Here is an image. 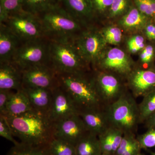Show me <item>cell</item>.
Returning a JSON list of instances; mask_svg holds the SVG:
<instances>
[{
	"label": "cell",
	"mask_w": 155,
	"mask_h": 155,
	"mask_svg": "<svg viewBox=\"0 0 155 155\" xmlns=\"http://www.w3.org/2000/svg\"><path fill=\"white\" fill-rule=\"evenodd\" d=\"M155 25L153 24H147V25L146 26L145 33L147 37L149 39L151 40L152 37L153 33L154 31Z\"/></svg>",
	"instance_id": "obj_40"
},
{
	"label": "cell",
	"mask_w": 155,
	"mask_h": 155,
	"mask_svg": "<svg viewBox=\"0 0 155 155\" xmlns=\"http://www.w3.org/2000/svg\"><path fill=\"white\" fill-rule=\"evenodd\" d=\"M22 88L27 94L34 110L48 115L52 103L53 90L28 87Z\"/></svg>",
	"instance_id": "obj_19"
},
{
	"label": "cell",
	"mask_w": 155,
	"mask_h": 155,
	"mask_svg": "<svg viewBox=\"0 0 155 155\" xmlns=\"http://www.w3.org/2000/svg\"><path fill=\"white\" fill-rule=\"evenodd\" d=\"M101 155H112V154H102Z\"/></svg>",
	"instance_id": "obj_42"
},
{
	"label": "cell",
	"mask_w": 155,
	"mask_h": 155,
	"mask_svg": "<svg viewBox=\"0 0 155 155\" xmlns=\"http://www.w3.org/2000/svg\"><path fill=\"white\" fill-rule=\"evenodd\" d=\"M7 109L5 117L19 116L33 109L27 94L22 88L13 93L8 102Z\"/></svg>",
	"instance_id": "obj_20"
},
{
	"label": "cell",
	"mask_w": 155,
	"mask_h": 155,
	"mask_svg": "<svg viewBox=\"0 0 155 155\" xmlns=\"http://www.w3.org/2000/svg\"><path fill=\"white\" fill-rule=\"evenodd\" d=\"M93 76L95 86L104 105L108 107L128 91L124 78L114 73L97 70Z\"/></svg>",
	"instance_id": "obj_7"
},
{
	"label": "cell",
	"mask_w": 155,
	"mask_h": 155,
	"mask_svg": "<svg viewBox=\"0 0 155 155\" xmlns=\"http://www.w3.org/2000/svg\"><path fill=\"white\" fill-rule=\"evenodd\" d=\"M73 41L81 55L87 64H96L105 50L107 44L101 31L94 29L83 31Z\"/></svg>",
	"instance_id": "obj_9"
},
{
	"label": "cell",
	"mask_w": 155,
	"mask_h": 155,
	"mask_svg": "<svg viewBox=\"0 0 155 155\" xmlns=\"http://www.w3.org/2000/svg\"><path fill=\"white\" fill-rule=\"evenodd\" d=\"M14 92L8 90H0V115L6 116L7 105Z\"/></svg>",
	"instance_id": "obj_37"
},
{
	"label": "cell",
	"mask_w": 155,
	"mask_h": 155,
	"mask_svg": "<svg viewBox=\"0 0 155 155\" xmlns=\"http://www.w3.org/2000/svg\"><path fill=\"white\" fill-rule=\"evenodd\" d=\"M11 63L21 71L34 66L49 65V44L45 43L42 38L23 42L17 49Z\"/></svg>",
	"instance_id": "obj_6"
},
{
	"label": "cell",
	"mask_w": 155,
	"mask_h": 155,
	"mask_svg": "<svg viewBox=\"0 0 155 155\" xmlns=\"http://www.w3.org/2000/svg\"><path fill=\"white\" fill-rule=\"evenodd\" d=\"M114 0H91L94 16L107 15Z\"/></svg>",
	"instance_id": "obj_34"
},
{
	"label": "cell",
	"mask_w": 155,
	"mask_h": 155,
	"mask_svg": "<svg viewBox=\"0 0 155 155\" xmlns=\"http://www.w3.org/2000/svg\"><path fill=\"white\" fill-rule=\"evenodd\" d=\"M128 89L135 98L155 90V69H134L126 79Z\"/></svg>",
	"instance_id": "obj_14"
},
{
	"label": "cell",
	"mask_w": 155,
	"mask_h": 155,
	"mask_svg": "<svg viewBox=\"0 0 155 155\" xmlns=\"http://www.w3.org/2000/svg\"><path fill=\"white\" fill-rule=\"evenodd\" d=\"M155 55V50L152 46L148 45L142 50L140 54V61L143 64H149L152 61Z\"/></svg>",
	"instance_id": "obj_38"
},
{
	"label": "cell",
	"mask_w": 155,
	"mask_h": 155,
	"mask_svg": "<svg viewBox=\"0 0 155 155\" xmlns=\"http://www.w3.org/2000/svg\"><path fill=\"white\" fill-rule=\"evenodd\" d=\"M143 97L142 101L138 104L140 123L145 122L155 112V90Z\"/></svg>",
	"instance_id": "obj_29"
},
{
	"label": "cell",
	"mask_w": 155,
	"mask_h": 155,
	"mask_svg": "<svg viewBox=\"0 0 155 155\" xmlns=\"http://www.w3.org/2000/svg\"><path fill=\"white\" fill-rule=\"evenodd\" d=\"M21 72L22 87L53 90L59 85L57 73L50 65L34 66Z\"/></svg>",
	"instance_id": "obj_11"
},
{
	"label": "cell",
	"mask_w": 155,
	"mask_h": 155,
	"mask_svg": "<svg viewBox=\"0 0 155 155\" xmlns=\"http://www.w3.org/2000/svg\"><path fill=\"white\" fill-rule=\"evenodd\" d=\"M60 5L81 23L95 17L91 0H59Z\"/></svg>",
	"instance_id": "obj_17"
},
{
	"label": "cell",
	"mask_w": 155,
	"mask_h": 155,
	"mask_svg": "<svg viewBox=\"0 0 155 155\" xmlns=\"http://www.w3.org/2000/svg\"><path fill=\"white\" fill-rule=\"evenodd\" d=\"M5 117L21 143L47 147L54 138L53 123L47 114L33 109L19 116Z\"/></svg>",
	"instance_id": "obj_1"
},
{
	"label": "cell",
	"mask_w": 155,
	"mask_h": 155,
	"mask_svg": "<svg viewBox=\"0 0 155 155\" xmlns=\"http://www.w3.org/2000/svg\"><path fill=\"white\" fill-rule=\"evenodd\" d=\"M37 15L45 36L49 37L50 40H72L81 29V22L60 4Z\"/></svg>",
	"instance_id": "obj_3"
},
{
	"label": "cell",
	"mask_w": 155,
	"mask_h": 155,
	"mask_svg": "<svg viewBox=\"0 0 155 155\" xmlns=\"http://www.w3.org/2000/svg\"><path fill=\"white\" fill-rule=\"evenodd\" d=\"M0 27V63H11L21 41L5 23Z\"/></svg>",
	"instance_id": "obj_16"
},
{
	"label": "cell",
	"mask_w": 155,
	"mask_h": 155,
	"mask_svg": "<svg viewBox=\"0 0 155 155\" xmlns=\"http://www.w3.org/2000/svg\"><path fill=\"white\" fill-rule=\"evenodd\" d=\"M144 123L147 128L155 127V112L149 117Z\"/></svg>",
	"instance_id": "obj_39"
},
{
	"label": "cell",
	"mask_w": 155,
	"mask_h": 155,
	"mask_svg": "<svg viewBox=\"0 0 155 155\" xmlns=\"http://www.w3.org/2000/svg\"><path fill=\"white\" fill-rule=\"evenodd\" d=\"M137 138L142 149L147 150L155 147V127L148 128L145 133L137 136Z\"/></svg>",
	"instance_id": "obj_33"
},
{
	"label": "cell",
	"mask_w": 155,
	"mask_h": 155,
	"mask_svg": "<svg viewBox=\"0 0 155 155\" xmlns=\"http://www.w3.org/2000/svg\"><path fill=\"white\" fill-rule=\"evenodd\" d=\"M24 0H0V23H5L11 15L23 10Z\"/></svg>",
	"instance_id": "obj_26"
},
{
	"label": "cell",
	"mask_w": 155,
	"mask_h": 155,
	"mask_svg": "<svg viewBox=\"0 0 155 155\" xmlns=\"http://www.w3.org/2000/svg\"><path fill=\"white\" fill-rule=\"evenodd\" d=\"M22 88V72L12 63L0 66V90H17Z\"/></svg>",
	"instance_id": "obj_18"
},
{
	"label": "cell",
	"mask_w": 155,
	"mask_h": 155,
	"mask_svg": "<svg viewBox=\"0 0 155 155\" xmlns=\"http://www.w3.org/2000/svg\"><path fill=\"white\" fill-rule=\"evenodd\" d=\"M133 5L132 0H114L106 16L110 19L122 17Z\"/></svg>",
	"instance_id": "obj_30"
},
{
	"label": "cell",
	"mask_w": 155,
	"mask_h": 155,
	"mask_svg": "<svg viewBox=\"0 0 155 155\" xmlns=\"http://www.w3.org/2000/svg\"><path fill=\"white\" fill-rule=\"evenodd\" d=\"M109 117L113 127L123 134H136L140 124L138 104L127 91L114 104L108 106Z\"/></svg>",
	"instance_id": "obj_5"
},
{
	"label": "cell",
	"mask_w": 155,
	"mask_h": 155,
	"mask_svg": "<svg viewBox=\"0 0 155 155\" xmlns=\"http://www.w3.org/2000/svg\"><path fill=\"white\" fill-rule=\"evenodd\" d=\"M134 5L142 13L155 19V0H132Z\"/></svg>",
	"instance_id": "obj_32"
},
{
	"label": "cell",
	"mask_w": 155,
	"mask_h": 155,
	"mask_svg": "<svg viewBox=\"0 0 155 155\" xmlns=\"http://www.w3.org/2000/svg\"><path fill=\"white\" fill-rule=\"evenodd\" d=\"M151 155H155V152L152 151H150Z\"/></svg>",
	"instance_id": "obj_41"
},
{
	"label": "cell",
	"mask_w": 155,
	"mask_h": 155,
	"mask_svg": "<svg viewBox=\"0 0 155 155\" xmlns=\"http://www.w3.org/2000/svg\"><path fill=\"white\" fill-rule=\"evenodd\" d=\"M139 155H145L144 154L142 153H141Z\"/></svg>",
	"instance_id": "obj_43"
},
{
	"label": "cell",
	"mask_w": 155,
	"mask_h": 155,
	"mask_svg": "<svg viewBox=\"0 0 155 155\" xmlns=\"http://www.w3.org/2000/svg\"><path fill=\"white\" fill-rule=\"evenodd\" d=\"M123 132L111 126L99 136L102 154L115 155L122 141Z\"/></svg>",
	"instance_id": "obj_22"
},
{
	"label": "cell",
	"mask_w": 155,
	"mask_h": 155,
	"mask_svg": "<svg viewBox=\"0 0 155 155\" xmlns=\"http://www.w3.org/2000/svg\"><path fill=\"white\" fill-rule=\"evenodd\" d=\"M105 50L96 64L97 70L111 72L126 79L134 69L129 57L118 48L110 49L106 52Z\"/></svg>",
	"instance_id": "obj_10"
},
{
	"label": "cell",
	"mask_w": 155,
	"mask_h": 155,
	"mask_svg": "<svg viewBox=\"0 0 155 155\" xmlns=\"http://www.w3.org/2000/svg\"><path fill=\"white\" fill-rule=\"evenodd\" d=\"M49 155H76L75 147L68 142L54 138L47 146Z\"/></svg>",
	"instance_id": "obj_27"
},
{
	"label": "cell",
	"mask_w": 155,
	"mask_h": 155,
	"mask_svg": "<svg viewBox=\"0 0 155 155\" xmlns=\"http://www.w3.org/2000/svg\"><path fill=\"white\" fill-rule=\"evenodd\" d=\"M50 66L57 74L85 72L88 64L81 55L72 40H50Z\"/></svg>",
	"instance_id": "obj_4"
},
{
	"label": "cell",
	"mask_w": 155,
	"mask_h": 155,
	"mask_svg": "<svg viewBox=\"0 0 155 155\" xmlns=\"http://www.w3.org/2000/svg\"><path fill=\"white\" fill-rule=\"evenodd\" d=\"M52 103L48 116L53 123L79 114L78 108L63 88L58 85L53 89Z\"/></svg>",
	"instance_id": "obj_13"
},
{
	"label": "cell",
	"mask_w": 155,
	"mask_h": 155,
	"mask_svg": "<svg viewBox=\"0 0 155 155\" xmlns=\"http://www.w3.org/2000/svg\"><path fill=\"white\" fill-rule=\"evenodd\" d=\"M5 23L23 42L45 37L38 16L23 10L11 15Z\"/></svg>",
	"instance_id": "obj_8"
},
{
	"label": "cell",
	"mask_w": 155,
	"mask_h": 155,
	"mask_svg": "<svg viewBox=\"0 0 155 155\" xmlns=\"http://www.w3.org/2000/svg\"><path fill=\"white\" fill-rule=\"evenodd\" d=\"M79 114L88 131L98 137L112 126L107 107L84 109L79 111Z\"/></svg>",
	"instance_id": "obj_15"
},
{
	"label": "cell",
	"mask_w": 155,
	"mask_h": 155,
	"mask_svg": "<svg viewBox=\"0 0 155 155\" xmlns=\"http://www.w3.org/2000/svg\"><path fill=\"white\" fill-rule=\"evenodd\" d=\"M101 32L107 44L118 45L122 41V31L117 26H108L103 28Z\"/></svg>",
	"instance_id": "obj_31"
},
{
	"label": "cell",
	"mask_w": 155,
	"mask_h": 155,
	"mask_svg": "<svg viewBox=\"0 0 155 155\" xmlns=\"http://www.w3.org/2000/svg\"><path fill=\"white\" fill-rule=\"evenodd\" d=\"M60 4L59 0H24L23 11L38 15Z\"/></svg>",
	"instance_id": "obj_25"
},
{
	"label": "cell",
	"mask_w": 155,
	"mask_h": 155,
	"mask_svg": "<svg viewBox=\"0 0 155 155\" xmlns=\"http://www.w3.org/2000/svg\"><path fill=\"white\" fill-rule=\"evenodd\" d=\"M0 136L14 143L18 144V142L14 138L13 132L5 116L0 115Z\"/></svg>",
	"instance_id": "obj_35"
},
{
	"label": "cell",
	"mask_w": 155,
	"mask_h": 155,
	"mask_svg": "<svg viewBox=\"0 0 155 155\" xmlns=\"http://www.w3.org/2000/svg\"><path fill=\"white\" fill-rule=\"evenodd\" d=\"M57 75L59 86L71 97L79 111L105 106L97 92L93 76L87 77L85 72Z\"/></svg>",
	"instance_id": "obj_2"
},
{
	"label": "cell",
	"mask_w": 155,
	"mask_h": 155,
	"mask_svg": "<svg viewBox=\"0 0 155 155\" xmlns=\"http://www.w3.org/2000/svg\"><path fill=\"white\" fill-rule=\"evenodd\" d=\"M76 155H101L98 137L89 132L75 146Z\"/></svg>",
	"instance_id": "obj_23"
},
{
	"label": "cell",
	"mask_w": 155,
	"mask_h": 155,
	"mask_svg": "<svg viewBox=\"0 0 155 155\" xmlns=\"http://www.w3.org/2000/svg\"><path fill=\"white\" fill-rule=\"evenodd\" d=\"M141 150L135 134H124L115 155H139Z\"/></svg>",
	"instance_id": "obj_24"
},
{
	"label": "cell",
	"mask_w": 155,
	"mask_h": 155,
	"mask_svg": "<svg viewBox=\"0 0 155 155\" xmlns=\"http://www.w3.org/2000/svg\"><path fill=\"white\" fill-rule=\"evenodd\" d=\"M150 19L134 5L126 14L121 17L119 23L126 30L134 31L145 28Z\"/></svg>",
	"instance_id": "obj_21"
},
{
	"label": "cell",
	"mask_w": 155,
	"mask_h": 155,
	"mask_svg": "<svg viewBox=\"0 0 155 155\" xmlns=\"http://www.w3.org/2000/svg\"><path fill=\"white\" fill-rule=\"evenodd\" d=\"M88 132L79 114L53 123L54 138L65 140L75 147Z\"/></svg>",
	"instance_id": "obj_12"
},
{
	"label": "cell",
	"mask_w": 155,
	"mask_h": 155,
	"mask_svg": "<svg viewBox=\"0 0 155 155\" xmlns=\"http://www.w3.org/2000/svg\"><path fill=\"white\" fill-rule=\"evenodd\" d=\"M127 47L130 52L137 53L145 48L144 38L141 35H135L129 38L127 42Z\"/></svg>",
	"instance_id": "obj_36"
},
{
	"label": "cell",
	"mask_w": 155,
	"mask_h": 155,
	"mask_svg": "<svg viewBox=\"0 0 155 155\" xmlns=\"http://www.w3.org/2000/svg\"><path fill=\"white\" fill-rule=\"evenodd\" d=\"M6 155H49L47 146H34L19 142L9 150Z\"/></svg>",
	"instance_id": "obj_28"
}]
</instances>
